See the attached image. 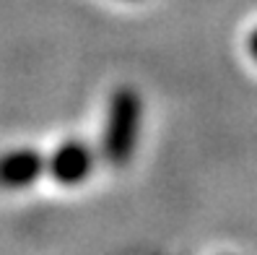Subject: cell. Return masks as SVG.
I'll use <instances>...</instances> for the list:
<instances>
[{
  "mask_svg": "<svg viewBox=\"0 0 257 255\" xmlns=\"http://www.w3.org/2000/svg\"><path fill=\"white\" fill-rule=\"evenodd\" d=\"M99 154L86 141L70 138L52 148L44 159V175L60 188H78L96 169Z\"/></svg>",
  "mask_w": 257,
  "mask_h": 255,
  "instance_id": "7a4b0ae2",
  "label": "cell"
},
{
  "mask_svg": "<svg viewBox=\"0 0 257 255\" xmlns=\"http://www.w3.org/2000/svg\"><path fill=\"white\" fill-rule=\"evenodd\" d=\"M247 50H249V57L257 63V29L249 34V39H247Z\"/></svg>",
  "mask_w": 257,
  "mask_h": 255,
  "instance_id": "277c9868",
  "label": "cell"
},
{
  "mask_svg": "<svg viewBox=\"0 0 257 255\" xmlns=\"http://www.w3.org/2000/svg\"><path fill=\"white\" fill-rule=\"evenodd\" d=\"M143 125V99L138 89L117 86L109 94L107 117L101 133V159L109 167H127L141 138Z\"/></svg>",
  "mask_w": 257,
  "mask_h": 255,
  "instance_id": "6da1fadb",
  "label": "cell"
},
{
  "mask_svg": "<svg viewBox=\"0 0 257 255\" xmlns=\"http://www.w3.org/2000/svg\"><path fill=\"white\" fill-rule=\"evenodd\" d=\"M44 156L34 146H19L0 154V190H24L44 177Z\"/></svg>",
  "mask_w": 257,
  "mask_h": 255,
  "instance_id": "3957f363",
  "label": "cell"
}]
</instances>
